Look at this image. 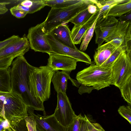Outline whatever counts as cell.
Wrapping results in <instances>:
<instances>
[{"label":"cell","mask_w":131,"mask_h":131,"mask_svg":"<svg viewBox=\"0 0 131 131\" xmlns=\"http://www.w3.org/2000/svg\"><path fill=\"white\" fill-rule=\"evenodd\" d=\"M112 85L119 89L131 77V53H122L113 63Z\"/></svg>","instance_id":"obj_6"},{"label":"cell","mask_w":131,"mask_h":131,"mask_svg":"<svg viewBox=\"0 0 131 131\" xmlns=\"http://www.w3.org/2000/svg\"><path fill=\"white\" fill-rule=\"evenodd\" d=\"M36 131H42L36 125Z\"/></svg>","instance_id":"obj_45"},{"label":"cell","mask_w":131,"mask_h":131,"mask_svg":"<svg viewBox=\"0 0 131 131\" xmlns=\"http://www.w3.org/2000/svg\"><path fill=\"white\" fill-rule=\"evenodd\" d=\"M131 22L128 26L125 37L124 43L126 53H131Z\"/></svg>","instance_id":"obj_29"},{"label":"cell","mask_w":131,"mask_h":131,"mask_svg":"<svg viewBox=\"0 0 131 131\" xmlns=\"http://www.w3.org/2000/svg\"><path fill=\"white\" fill-rule=\"evenodd\" d=\"M14 59L9 58L0 59V68H6L10 67Z\"/></svg>","instance_id":"obj_36"},{"label":"cell","mask_w":131,"mask_h":131,"mask_svg":"<svg viewBox=\"0 0 131 131\" xmlns=\"http://www.w3.org/2000/svg\"><path fill=\"white\" fill-rule=\"evenodd\" d=\"M28 131H36V123L34 118L27 116L25 118Z\"/></svg>","instance_id":"obj_32"},{"label":"cell","mask_w":131,"mask_h":131,"mask_svg":"<svg viewBox=\"0 0 131 131\" xmlns=\"http://www.w3.org/2000/svg\"><path fill=\"white\" fill-rule=\"evenodd\" d=\"M9 131L8 130H3V131Z\"/></svg>","instance_id":"obj_46"},{"label":"cell","mask_w":131,"mask_h":131,"mask_svg":"<svg viewBox=\"0 0 131 131\" xmlns=\"http://www.w3.org/2000/svg\"><path fill=\"white\" fill-rule=\"evenodd\" d=\"M126 52L125 45L121 46L117 48L109 58L100 66H107L112 65L114 61L122 53Z\"/></svg>","instance_id":"obj_27"},{"label":"cell","mask_w":131,"mask_h":131,"mask_svg":"<svg viewBox=\"0 0 131 131\" xmlns=\"http://www.w3.org/2000/svg\"><path fill=\"white\" fill-rule=\"evenodd\" d=\"M130 23L118 21L113 32L105 41L111 42L117 48L125 45V37Z\"/></svg>","instance_id":"obj_16"},{"label":"cell","mask_w":131,"mask_h":131,"mask_svg":"<svg viewBox=\"0 0 131 131\" xmlns=\"http://www.w3.org/2000/svg\"><path fill=\"white\" fill-rule=\"evenodd\" d=\"M11 14L18 18H21L24 17L28 14L27 13L17 9L14 6L10 9Z\"/></svg>","instance_id":"obj_33"},{"label":"cell","mask_w":131,"mask_h":131,"mask_svg":"<svg viewBox=\"0 0 131 131\" xmlns=\"http://www.w3.org/2000/svg\"><path fill=\"white\" fill-rule=\"evenodd\" d=\"M118 111L121 116L131 124V105L120 106Z\"/></svg>","instance_id":"obj_28"},{"label":"cell","mask_w":131,"mask_h":131,"mask_svg":"<svg viewBox=\"0 0 131 131\" xmlns=\"http://www.w3.org/2000/svg\"><path fill=\"white\" fill-rule=\"evenodd\" d=\"M20 37L18 36L13 35L3 41H0V49L15 41Z\"/></svg>","instance_id":"obj_34"},{"label":"cell","mask_w":131,"mask_h":131,"mask_svg":"<svg viewBox=\"0 0 131 131\" xmlns=\"http://www.w3.org/2000/svg\"><path fill=\"white\" fill-rule=\"evenodd\" d=\"M80 131H88L85 115L84 116L81 115L80 118Z\"/></svg>","instance_id":"obj_39"},{"label":"cell","mask_w":131,"mask_h":131,"mask_svg":"<svg viewBox=\"0 0 131 131\" xmlns=\"http://www.w3.org/2000/svg\"><path fill=\"white\" fill-rule=\"evenodd\" d=\"M87 9L90 13L93 14L96 12L97 7L94 4H93L89 5Z\"/></svg>","instance_id":"obj_42"},{"label":"cell","mask_w":131,"mask_h":131,"mask_svg":"<svg viewBox=\"0 0 131 131\" xmlns=\"http://www.w3.org/2000/svg\"><path fill=\"white\" fill-rule=\"evenodd\" d=\"M99 14V10L97 8L96 12L88 20L80 24L74 25L71 31V35L75 45L80 43L87 31L97 19Z\"/></svg>","instance_id":"obj_14"},{"label":"cell","mask_w":131,"mask_h":131,"mask_svg":"<svg viewBox=\"0 0 131 131\" xmlns=\"http://www.w3.org/2000/svg\"><path fill=\"white\" fill-rule=\"evenodd\" d=\"M93 14L90 13L86 8L76 15L69 21L74 25L80 24L88 20Z\"/></svg>","instance_id":"obj_25"},{"label":"cell","mask_w":131,"mask_h":131,"mask_svg":"<svg viewBox=\"0 0 131 131\" xmlns=\"http://www.w3.org/2000/svg\"><path fill=\"white\" fill-rule=\"evenodd\" d=\"M81 114L76 115L72 122L68 127V131H80Z\"/></svg>","instance_id":"obj_30"},{"label":"cell","mask_w":131,"mask_h":131,"mask_svg":"<svg viewBox=\"0 0 131 131\" xmlns=\"http://www.w3.org/2000/svg\"><path fill=\"white\" fill-rule=\"evenodd\" d=\"M93 4H94V0H82L78 3L67 7L51 8L44 21V28L46 34L60 25L68 23L77 14Z\"/></svg>","instance_id":"obj_5"},{"label":"cell","mask_w":131,"mask_h":131,"mask_svg":"<svg viewBox=\"0 0 131 131\" xmlns=\"http://www.w3.org/2000/svg\"><path fill=\"white\" fill-rule=\"evenodd\" d=\"M118 21L125 22H131V12L130 11L119 17Z\"/></svg>","instance_id":"obj_40"},{"label":"cell","mask_w":131,"mask_h":131,"mask_svg":"<svg viewBox=\"0 0 131 131\" xmlns=\"http://www.w3.org/2000/svg\"><path fill=\"white\" fill-rule=\"evenodd\" d=\"M10 125L7 119H4L0 118V131L7 130Z\"/></svg>","instance_id":"obj_38"},{"label":"cell","mask_w":131,"mask_h":131,"mask_svg":"<svg viewBox=\"0 0 131 131\" xmlns=\"http://www.w3.org/2000/svg\"><path fill=\"white\" fill-rule=\"evenodd\" d=\"M82 0H43L46 6L51 8H61L67 7L81 2Z\"/></svg>","instance_id":"obj_23"},{"label":"cell","mask_w":131,"mask_h":131,"mask_svg":"<svg viewBox=\"0 0 131 131\" xmlns=\"http://www.w3.org/2000/svg\"><path fill=\"white\" fill-rule=\"evenodd\" d=\"M129 1V0H95V4L99 10L97 18L107 16L109 11L114 6Z\"/></svg>","instance_id":"obj_20"},{"label":"cell","mask_w":131,"mask_h":131,"mask_svg":"<svg viewBox=\"0 0 131 131\" xmlns=\"http://www.w3.org/2000/svg\"><path fill=\"white\" fill-rule=\"evenodd\" d=\"M28 64L24 56L17 57L12 62L10 70L11 91L19 95L27 106L45 111L43 103L34 98L28 85Z\"/></svg>","instance_id":"obj_1"},{"label":"cell","mask_w":131,"mask_h":131,"mask_svg":"<svg viewBox=\"0 0 131 131\" xmlns=\"http://www.w3.org/2000/svg\"><path fill=\"white\" fill-rule=\"evenodd\" d=\"M118 21V19L111 16H105L97 18L94 31L95 33V43L98 47L101 45L104 41L112 33Z\"/></svg>","instance_id":"obj_10"},{"label":"cell","mask_w":131,"mask_h":131,"mask_svg":"<svg viewBox=\"0 0 131 131\" xmlns=\"http://www.w3.org/2000/svg\"><path fill=\"white\" fill-rule=\"evenodd\" d=\"M44 21L28 30L27 38L30 48L35 52L53 53L46 39L44 28Z\"/></svg>","instance_id":"obj_8"},{"label":"cell","mask_w":131,"mask_h":131,"mask_svg":"<svg viewBox=\"0 0 131 131\" xmlns=\"http://www.w3.org/2000/svg\"></svg>","instance_id":"obj_47"},{"label":"cell","mask_w":131,"mask_h":131,"mask_svg":"<svg viewBox=\"0 0 131 131\" xmlns=\"http://www.w3.org/2000/svg\"><path fill=\"white\" fill-rule=\"evenodd\" d=\"M57 94V104L52 114L62 126L68 127L73 121L76 115L66 93L59 92Z\"/></svg>","instance_id":"obj_7"},{"label":"cell","mask_w":131,"mask_h":131,"mask_svg":"<svg viewBox=\"0 0 131 131\" xmlns=\"http://www.w3.org/2000/svg\"><path fill=\"white\" fill-rule=\"evenodd\" d=\"M45 37L53 53L70 57L77 62H82L87 64L92 63L91 59L86 53L78 49H74L62 44L55 39L50 33L46 34Z\"/></svg>","instance_id":"obj_9"},{"label":"cell","mask_w":131,"mask_h":131,"mask_svg":"<svg viewBox=\"0 0 131 131\" xmlns=\"http://www.w3.org/2000/svg\"><path fill=\"white\" fill-rule=\"evenodd\" d=\"M13 127L15 131H28L25 118Z\"/></svg>","instance_id":"obj_35"},{"label":"cell","mask_w":131,"mask_h":131,"mask_svg":"<svg viewBox=\"0 0 131 131\" xmlns=\"http://www.w3.org/2000/svg\"><path fill=\"white\" fill-rule=\"evenodd\" d=\"M46 6L43 0H24L15 7L17 9L27 14H32L40 10Z\"/></svg>","instance_id":"obj_19"},{"label":"cell","mask_w":131,"mask_h":131,"mask_svg":"<svg viewBox=\"0 0 131 131\" xmlns=\"http://www.w3.org/2000/svg\"><path fill=\"white\" fill-rule=\"evenodd\" d=\"M73 85L78 88H79L80 85L81 84L77 80H76L72 79L70 77L69 79Z\"/></svg>","instance_id":"obj_43"},{"label":"cell","mask_w":131,"mask_h":131,"mask_svg":"<svg viewBox=\"0 0 131 131\" xmlns=\"http://www.w3.org/2000/svg\"><path fill=\"white\" fill-rule=\"evenodd\" d=\"M9 131H15L13 127L10 125V127L7 129Z\"/></svg>","instance_id":"obj_44"},{"label":"cell","mask_w":131,"mask_h":131,"mask_svg":"<svg viewBox=\"0 0 131 131\" xmlns=\"http://www.w3.org/2000/svg\"><path fill=\"white\" fill-rule=\"evenodd\" d=\"M117 48L111 42H106L98 47L93 57L96 64L101 65Z\"/></svg>","instance_id":"obj_17"},{"label":"cell","mask_w":131,"mask_h":131,"mask_svg":"<svg viewBox=\"0 0 131 131\" xmlns=\"http://www.w3.org/2000/svg\"><path fill=\"white\" fill-rule=\"evenodd\" d=\"M96 19L89 29L84 36L80 48V51L83 52L86 49L88 44L93 36Z\"/></svg>","instance_id":"obj_26"},{"label":"cell","mask_w":131,"mask_h":131,"mask_svg":"<svg viewBox=\"0 0 131 131\" xmlns=\"http://www.w3.org/2000/svg\"><path fill=\"white\" fill-rule=\"evenodd\" d=\"M131 0L124 3L116 5L109 10L107 16L120 17L131 11Z\"/></svg>","instance_id":"obj_22"},{"label":"cell","mask_w":131,"mask_h":131,"mask_svg":"<svg viewBox=\"0 0 131 131\" xmlns=\"http://www.w3.org/2000/svg\"><path fill=\"white\" fill-rule=\"evenodd\" d=\"M49 33L62 44L74 49H78L72 40L71 31L67 25H60L53 29Z\"/></svg>","instance_id":"obj_15"},{"label":"cell","mask_w":131,"mask_h":131,"mask_svg":"<svg viewBox=\"0 0 131 131\" xmlns=\"http://www.w3.org/2000/svg\"><path fill=\"white\" fill-rule=\"evenodd\" d=\"M10 67L0 68V91L9 92L11 90Z\"/></svg>","instance_id":"obj_21"},{"label":"cell","mask_w":131,"mask_h":131,"mask_svg":"<svg viewBox=\"0 0 131 131\" xmlns=\"http://www.w3.org/2000/svg\"><path fill=\"white\" fill-rule=\"evenodd\" d=\"M119 89L122 97L128 105H131V77Z\"/></svg>","instance_id":"obj_24"},{"label":"cell","mask_w":131,"mask_h":131,"mask_svg":"<svg viewBox=\"0 0 131 131\" xmlns=\"http://www.w3.org/2000/svg\"><path fill=\"white\" fill-rule=\"evenodd\" d=\"M47 66L53 71L59 70L70 72L75 69L77 61L66 56L53 53L48 54Z\"/></svg>","instance_id":"obj_13"},{"label":"cell","mask_w":131,"mask_h":131,"mask_svg":"<svg viewBox=\"0 0 131 131\" xmlns=\"http://www.w3.org/2000/svg\"><path fill=\"white\" fill-rule=\"evenodd\" d=\"M112 66H102L92 63L89 67L79 72L76 79L81 84L99 90L112 85Z\"/></svg>","instance_id":"obj_4"},{"label":"cell","mask_w":131,"mask_h":131,"mask_svg":"<svg viewBox=\"0 0 131 131\" xmlns=\"http://www.w3.org/2000/svg\"><path fill=\"white\" fill-rule=\"evenodd\" d=\"M88 131H105L98 123L91 122L85 115Z\"/></svg>","instance_id":"obj_31"},{"label":"cell","mask_w":131,"mask_h":131,"mask_svg":"<svg viewBox=\"0 0 131 131\" xmlns=\"http://www.w3.org/2000/svg\"><path fill=\"white\" fill-rule=\"evenodd\" d=\"M94 89V88L93 87H88L84 84H81L78 90V92L80 95L85 93L89 94L91 93L93 90Z\"/></svg>","instance_id":"obj_37"},{"label":"cell","mask_w":131,"mask_h":131,"mask_svg":"<svg viewBox=\"0 0 131 131\" xmlns=\"http://www.w3.org/2000/svg\"><path fill=\"white\" fill-rule=\"evenodd\" d=\"M34 110L27 106V113L28 116L32 117L35 120L37 126L42 131H68V127L60 124L53 114L47 116L45 111L42 116L34 113Z\"/></svg>","instance_id":"obj_11"},{"label":"cell","mask_w":131,"mask_h":131,"mask_svg":"<svg viewBox=\"0 0 131 131\" xmlns=\"http://www.w3.org/2000/svg\"><path fill=\"white\" fill-rule=\"evenodd\" d=\"M27 106L21 97L11 91H0V118L14 127L28 116Z\"/></svg>","instance_id":"obj_3"},{"label":"cell","mask_w":131,"mask_h":131,"mask_svg":"<svg viewBox=\"0 0 131 131\" xmlns=\"http://www.w3.org/2000/svg\"><path fill=\"white\" fill-rule=\"evenodd\" d=\"M30 48L26 37H20L15 41L0 49V59L9 58H15L24 56Z\"/></svg>","instance_id":"obj_12"},{"label":"cell","mask_w":131,"mask_h":131,"mask_svg":"<svg viewBox=\"0 0 131 131\" xmlns=\"http://www.w3.org/2000/svg\"><path fill=\"white\" fill-rule=\"evenodd\" d=\"M10 3L7 2H0V15L4 14L8 11V9L6 6Z\"/></svg>","instance_id":"obj_41"},{"label":"cell","mask_w":131,"mask_h":131,"mask_svg":"<svg viewBox=\"0 0 131 131\" xmlns=\"http://www.w3.org/2000/svg\"><path fill=\"white\" fill-rule=\"evenodd\" d=\"M55 72L47 65L37 67L29 63L28 85L34 98L43 103L50 98L51 82Z\"/></svg>","instance_id":"obj_2"},{"label":"cell","mask_w":131,"mask_h":131,"mask_svg":"<svg viewBox=\"0 0 131 131\" xmlns=\"http://www.w3.org/2000/svg\"><path fill=\"white\" fill-rule=\"evenodd\" d=\"M70 72L64 71H57L54 74L51 82L53 83L54 89L57 93H66L67 80L70 77Z\"/></svg>","instance_id":"obj_18"}]
</instances>
